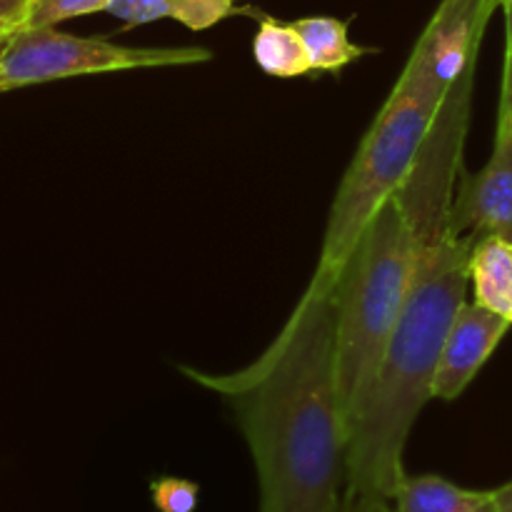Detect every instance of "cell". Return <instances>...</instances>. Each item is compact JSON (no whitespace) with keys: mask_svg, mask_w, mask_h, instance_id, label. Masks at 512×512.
<instances>
[{"mask_svg":"<svg viewBox=\"0 0 512 512\" xmlns=\"http://www.w3.org/2000/svg\"><path fill=\"white\" fill-rule=\"evenodd\" d=\"M183 373L233 408L258 473L260 512H340L348 428L335 378V285L310 280L278 338L238 373Z\"/></svg>","mask_w":512,"mask_h":512,"instance_id":"obj_1","label":"cell"},{"mask_svg":"<svg viewBox=\"0 0 512 512\" xmlns=\"http://www.w3.org/2000/svg\"><path fill=\"white\" fill-rule=\"evenodd\" d=\"M475 243L453 233L418 245L413 285L378 373L350 408L345 493L393 500L403 483V453L433 380L455 315L468 300Z\"/></svg>","mask_w":512,"mask_h":512,"instance_id":"obj_2","label":"cell"},{"mask_svg":"<svg viewBox=\"0 0 512 512\" xmlns=\"http://www.w3.org/2000/svg\"><path fill=\"white\" fill-rule=\"evenodd\" d=\"M415 260L413 230L390 198L350 250L335 285V378L345 420L383 363L408 303Z\"/></svg>","mask_w":512,"mask_h":512,"instance_id":"obj_3","label":"cell"},{"mask_svg":"<svg viewBox=\"0 0 512 512\" xmlns=\"http://www.w3.org/2000/svg\"><path fill=\"white\" fill-rule=\"evenodd\" d=\"M440 103L438 95L400 88L388 95L338 185L313 283L338 285L363 230L408 178Z\"/></svg>","mask_w":512,"mask_h":512,"instance_id":"obj_4","label":"cell"},{"mask_svg":"<svg viewBox=\"0 0 512 512\" xmlns=\"http://www.w3.org/2000/svg\"><path fill=\"white\" fill-rule=\"evenodd\" d=\"M208 48H138L108 38H83L63 33L55 25L20 28L0 45V93L25 85L53 83L78 75L120 73V70L175 68L210 60Z\"/></svg>","mask_w":512,"mask_h":512,"instance_id":"obj_5","label":"cell"},{"mask_svg":"<svg viewBox=\"0 0 512 512\" xmlns=\"http://www.w3.org/2000/svg\"><path fill=\"white\" fill-rule=\"evenodd\" d=\"M475 73L478 65L465 70L450 85L408 178L395 193L418 245L450 235V210L463 175V148L468 138Z\"/></svg>","mask_w":512,"mask_h":512,"instance_id":"obj_6","label":"cell"},{"mask_svg":"<svg viewBox=\"0 0 512 512\" xmlns=\"http://www.w3.org/2000/svg\"><path fill=\"white\" fill-rule=\"evenodd\" d=\"M503 0H443L415 43L395 88L445 98L450 85L478 65L480 43Z\"/></svg>","mask_w":512,"mask_h":512,"instance_id":"obj_7","label":"cell"},{"mask_svg":"<svg viewBox=\"0 0 512 512\" xmlns=\"http://www.w3.org/2000/svg\"><path fill=\"white\" fill-rule=\"evenodd\" d=\"M455 238H503L512 243V125L498 123L493 155L478 173L460 175L450 210Z\"/></svg>","mask_w":512,"mask_h":512,"instance_id":"obj_8","label":"cell"},{"mask_svg":"<svg viewBox=\"0 0 512 512\" xmlns=\"http://www.w3.org/2000/svg\"><path fill=\"white\" fill-rule=\"evenodd\" d=\"M510 325L508 318L483 305L465 303L445 338L438 370H435L433 398L445 400V403L458 400L495 353Z\"/></svg>","mask_w":512,"mask_h":512,"instance_id":"obj_9","label":"cell"},{"mask_svg":"<svg viewBox=\"0 0 512 512\" xmlns=\"http://www.w3.org/2000/svg\"><path fill=\"white\" fill-rule=\"evenodd\" d=\"M108 13L123 20L125 28L175 20L190 30H208L233 15L250 13V8H243L240 0H113Z\"/></svg>","mask_w":512,"mask_h":512,"instance_id":"obj_10","label":"cell"},{"mask_svg":"<svg viewBox=\"0 0 512 512\" xmlns=\"http://www.w3.org/2000/svg\"><path fill=\"white\" fill-rule=\"evenodd\" d=\"M390 512H498L493 490H468L440 475H408L390 500Z\"/></svg>","mask_w":512,"mask_h":512,"instance_id":"obj_11","label":"cell"},{"mask_svg":"<svg viewBox=\"0 0 512 512\" xmlns=\"http://www.w3.org/2000/svg\"><path fill=\"white\" fill-rule=\"evenodd\" d=\"M468 270L475 303L512 323V243L480 238L470 253Z\"/></svg>","mask_w":512,"mask_h":512,"instance_id":"obj_12","label":"cell"},{"mask_svg":"<svg viewBox=\"0 0 512 512\" xmlns=\"http://www.w3.org/2000/svg\"><path fill=\"white\" fill-rule=\"evenodd\" d=\"M255 65L270 78H303L313 73L300 33L293 23L263 15L253 38Z\"/></svg>","mask_w":512,"mask_h":512,"instance_id":"obj_13","label":"cell"},{"mask_svg":"<svg viewBox=\"0 0 512 512\" xmlns=\"http://www.w3.org/2000/svg\"><path fill=\"white\" fill-rule=\"evenodd\" d=\"M295 30L300 33L308 53L313 73H340L345 65L355 63L370 53L368 48H360L350 40L348 20L330 18V15H308V18L293 20Z\"/></svg>","mask_w":512,"mask_h":512,"instance_id":"obj_14","label":"cell"},{"mask_svg":"<svg viewBox=\"0 0 512 512\" xmlns=\"http://www.w3.org/2000/svg\"><path fill=\"white\" fill-rule=\"evenodd\" d=\"M113 0H33L30 3L28 20L23 28H45V25H58L63 20L80 18V15L108 13Z\"/></svg>","mask_w":512,"mask_h":512,"instance_id":"obj_15","label":"cell"},{"mask_svg":"<svg viewBox=\"0 0 512 512\" xmlns=\"http://www.w3.org/2000/svg\"><path fill=\"white\" fill-rule=\"evenodd\" d=\"M150 498L158 512H195L200 488L185 478H158L150 483Z\"/></svg>","mask_w":512,"mask_h":512,"instance_id":"obj_16","label":"cell"},{"mask_svg":"<svg viewBox=\"0 0 512 512\" xmlns=\"http://www.w3.org/2000/svg\"><path fill=\"white\" fill-rule=\"evenodd\" d=\"M505 10V68H503V90H500L498 123L512 125V0H503Z\"/></svg>","mask_w":512,"mask_h":512,"instance_id":"obj_17","label":"cell"},{"mask_svg":"<svg viewBox=\"0 0 512 512\" xmlns=\"http://www.w3.org/2000/svg\"><path fill=\"white\" fill-rule=\"evenodd\" d=\"M340 512H390V500L345 493L343 508H340Z\"/></svg>","mask_w":512,"mask_h":512,"instance_id":"obj_18","label":"cell"},{"mask_svg":"<svg viewBox=\"0 0 512 512\" xmlns=\"http://www.w3.org/2000/svg\"><path fill=\"white\" fill-rule=\"evenodd\" d=\"M30 3L33 0H0V20H5V23L20 30L25 25V20H28Z\"/></svg>","mask_w":512,"mask_h":512,"instance_id":"obj_19","label":"cell"},{"mask_svg":"<svg viewBox=\"0 0 512 512\" xmlns=\"http://www.w3.org/2000/svg\"><path fill=\"white\" fill-rule=\"evenodd\" d=\"M493 498H495V510L512 512V480L510 483L500 485L498 490H493Z\"/></svg>","mask_w":512,"mask_h":512,"instance_id":"obj_20","label":"cell"},{"mask_svg":"<svg viewBox=\"0 0 512 512\" xmlns=\"http://www.w3.org/2000/svg\"><path fill=\"white\" fill-rule=\"evenodd\" d=\"M15 30H18V28H13V25H10V23H5V20H0V45H3L5 40H8L10 35L15 33Z\"/></svg>","mask_w":512,"mask_h":512,"instance_id":"obj_21","label":"cell"}]
</instances>
